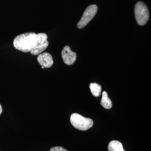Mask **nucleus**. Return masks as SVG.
<instances>
[{
    "instance_id": "0eeeda50",
    "label": "nucleus",
    "mask_w": 151,
    "mask_h": 151,
    "mask_svg": "<svg viewBox=\"0 0 151 151\" xmlns=\"http://www.w3.org/2000/svg\"><path fill=\"white\" fill-rule=\"evenodd\" d=\"M37 60L39 63L44 68H50L53 65V57L48 53L45 52L39 54Z\"/></svg>"
},
{
    "instance_id": "9d476101",
    "label": "nucleus",
    "mask_w": 151,
    "mask_h": 151,
    "mask_svg": "<svg viewBox=\"0 0 151 151\" xmlns=\"http://www.w3.org/2000/svg\"><path fill=\"white\" fill-rule=\"evenodd\" d=\"M90 88L92 94L96 97H99L101 95V86L96 83H91L90 85Z\"/></svg>"
},
{
    "instance_id": "f257e3e1",
    "label": "nucleus",
    "mask_w": 151,
    "mask_h": 151,
    "mask_svg": "<svg viewBox=\"0 0 151 151\" xmlns=\"http://www.w3.org/2000/svg\"><path fill=\"white\" fill-rule=\"evenodd\" d=\"M37 34L34 32H26L19 35L15 38L13 44L14 47L24 53L30 51L35 43Z\"/></svg>"
},
{
    "instance_id": "f8f14e48",
    "label": "nucleus",
    "mask_w": 151,
    "mask_h": 151,
    "mask_svg": "<svg viewBox=\"0 0 151 151\" xmlns=\"http://www.w3.org/2000/svg\"><path fill=\"white\" fill-rule=\"evenodd\" d=\"M2 112V106H1V105L0 104V115L1 114Z\"/></svg>"
},
{
    "instance_id": "39448f33",
    "label": "nucleus",
    "mask_w": 151,
    "mask_h": 151,
    "mask_svg": "<svg viewBox=\"0 0 151 151\" xmlns=\"http://www.w3.org/2000/svg\"><path fill=\"white\" fill-rule=\"evenodd\" d=\"M97 11V6L95 5H91L88 6L84 11L83 15L77 24V27L79 29L86 27L88 23L95 16Z\"/></svg>"
},
{
    "instance_id": "ddd939ff",
    "label": "nucleus",
    "mask_w": 151,
    "mask_h": 151,
    "mask_svg": "<svg viewBox=\"0 0 151 151\" xmlns=\"http://www.w3.org/2000/svg\"><path fill=\"white\" fill-rule=\"evenodd\" d=\"M42 68L43 69V68H44V67L43 66H42Z\"/></svg>"
},
{
    "instance_id": "1a4fd4ad",
    "label": "nucleus",
    "mask_w": 151,
    "mask_h": 151,
    "mask_svg": "<svg viewBox=\"0 0 151 151\" xmlns=\"http://www.w3.org/2000/svg\"><path fill=\"white\" fill-rule=\"evenodd\" d=\"M100 104L104 108L106 109H111L112 107L111 100L108 97V93L106 91L103 92V96Z\"/></svg>"
},
{
    "instance_id": "7ed1b4c3",
    "label": "nucleus",
    "mask_w": 151,
    "mask_h": 151,
    "mask_svg": "<svg viewBox=\"0 0 151 151\" xmlns=\"http://www.w3.org/2000/svg\"><path fill=\"white\" fill-rule=\"evenodd\" d=\"M135 17L137 23L141 26L145 25L148 22L150 14L147 6L143 2H138L134 8Z\"/></svg>"
},
{
    "instance_id": "423d86ee",
    "label": "nucleus",
    "mask_w": 151,
    "mask_h": 151,
    "mask_svg": "<svg viewBox=\"0 0 151 151\" xmlns=\"http://www.w3.org/2000/svg\"><path fill=\"white\" fill-rule=\"evenodd\" d=\"M62 57L65 64L70 65L75 62L77 54L71 50L70 47L65 46L62 51Z\"/></svg>"
},
{
    "instance_id": "9b49d317",
    "label": "nucleus",
    "mask_w": 151,
    "mask_h": 151,
    "mask_svg": "<svg viewBox=\"0 0 151 151\" xmlns=\"http://www.w3.org/2000/svg\"><path fill=\"white\" fill-rule=\"evenodd\" d=\"M50 151H68L67 150H66L64 148L62 147H59V146H57V147H52L50 150Z\"/></svg>"
},
{
    "instance_id": "6e6552de",
    "label": "nucleus",
    "mask_w": 151,
    "mask_h": 151,
    "mask_svg": "<svg viewBox=\"0 0 151 151\" xmlns=\"http://www.w3.org/2000/svg\"><path fill=\"white\" fill-rule=\"evenodd\" d=\"M109 151H125L121 142L118 140H112L108 145Z\"/></svg>"
},
{
    "instance_id": "f03ea898",
    "label": "nucleus",
    "mask_w": 151,
    "mask_h": 151,
    "mask_svg": "<svg viewBox=\"0 0 151 151\" xmlns=\"http://www.w3.org/2000/svg\"><path fill=\"white\" fill-rule=\"evenodd\" d=\"M70 123L77 129L86 130L91 128L93 122L92 119L83 117L77 113L72 114L70 116Z\"/></svg>"
},
{
    "instance_id": "20e7f679",
    "label": "nucleus",
    "mask_w": 151,
    "mask_h": 151,
    "mask_svg": "<svg viewBox=\"0 0 151 151\" xmlns=\"http://www.w3.org/2000/svg\"><path fill=\"white\" fill-rule=\"evenodd\" d=\"M47 38L48 36L45 33L37 34L35 43L29 52L34 55L42 53L48 46L49 42Z\"/></svg>"
}]
</instances>
